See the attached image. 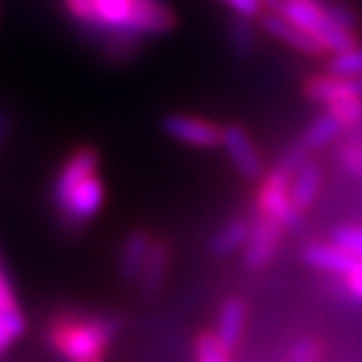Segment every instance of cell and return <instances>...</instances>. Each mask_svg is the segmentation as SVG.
Masks as SVG:
<instances>
[{
  "mask_svg": "<svg viewBox=\"0 0 362 362\" xmlns=\"http://www.w3.org/2000/svg\"><path fill=\"white\" fill-rule=\"evenodd\" d=\"M118 322L108 315L62 310L47 325V341L66 362H106Z\"/></svg>",
  "mask_w": 362,
  "mask_h": 362,
  "instance_id": "cell-1",
  "label": "cell"
},
{
  "mask_svg": "<svg viewBox=\"0 0 362 362\" xmlns=\"http://www.w3.org/2000/svg\"><path fill=\"white\" fill-rule=\"evenodd\" d=\"M266 10L278 12L315 38L329 54L349 52L358 47V35L334 21L329 3L325 0H266Z\"/></svg>",
  "mask_w": 362,
  "mask_h": 362,
  "instance_id": "cell-2",
  "label": "cell"
},
{
  "mask_svg": "<svg viewBox=\"0 0 362 362\" xmlns=\"http://www.w3.org/2000/svg\"><path fill=\"white\" fill-rule=\"evenodd\" d=\"M292 175L294 170L280 160L262 177L257 191V214L278 221L285 230H296L303 223V212L292 202Z\"/></svg>",
  "mask_w": 362,
  "mask_h": 362,
  "instance_id": "cell-3",
  "label": "cell"
},
{
  "mask_svg": "<svg viewBox=\"0 0 362 362\" xmlns=\"http://www.w3.org/2000/svg\"><path fill=\"white\" fill-rule=\"evenodd\" d=\"M160 129L170 136V139L184 144V146L205 148V151L221 146L223 127L207 118H200V115L168 113L160 120Z\"/></svg>",
  "mask_w": 362,
  "mask_h": 362,
  "instance_id": "cell-4",
  "label": "cell"
},
{
  "mask_svg": "<svg viewBox=\"0 0 362 362\" xmlns=\"http://www.w3.org/2000/svg\"><path fill=\"white\" fill-rule=\"evenodd\" d=\"M221 148L226 151V156L233 163L235 172L245 179H262L266 175V165L264 156L255 139L250 136V132L243 125H223L221 134Z\"/></svg>",
  "mask_w": 362,
  "mask_h": 362,
  "instance_id": "cell-5",
  "label": "cell"
},
{
  "mask_svg": "<svg viewBox=\"0 0 362 362\" xmlns=\"http://www.w3.org/2000/svg\"><path fill=\"white\" fill-rule=\"evenodd\" d=\"M99 170V153L94 146H78L74 153H71L66 160L62 163L59 172L54 177L52 184V200L57 209H59L64 202H66L78 186L83 184L85 179L97 175Z\"/></svg>",
  "mask_w": 362,
  "mask_h": 362,
  "instance_id": "cell-6",
  "label": "cell"
},
{
  "mask_svg": "<svg viewBox=\"0 0 362 362\" xmlns=\"http://www.w3.org/2000/svg\"><path fill=\"white\" fill-rule=\"evenodd\" d=\"M282 235H285V228L278 221H273L264 214H257L255 221H252L250 240L245 245V264H247V269H266L273 262V257L278 255Z\"/></svg>",
  "mask_w": 362,
  "mask_h": 362,
  "instance_id": "cell-7",
  "label": "cell"
},
{
  "mask_svg": "<svg viewBox=\"0 0 362 362\" xmlns=\"http://www.w3.org/2000/svg\"><path fill=\"white\" fill-rule=\"evenodd\" d=\"M303 97L315 104L332 106L337 101L362 99V78L356 76H337V74H315L303 81Z\"/></svg>",
  "mask_w": 362,
  "mask_h": 362,
  "instance_id": "cell-8",
  "label": "cell"
},
{
  "mask_svg": "<svg viewBox=\"0 0 362 362\" xmlns=\"http://www.w3.org/2000/svg\"><path fill=\"white\" fill-rule=\"evenodd\" d=\"M104 195H106V191H104V181H101L99 172L88 177L76 188L74 195L59 207L64 223H66V226H74V228H81L88 221H92L94 216L99 214L101 205H104Z\"/></svg>",
  "mask_w": 362,
  "mask_h": 362,
  "instance_id": "cell-9",
  "label": "cell"
},
{
  "mask_svg": "<svg viewBox=\"0 0 362 362\" xmlns=\"http://www.w3.org/2000/svg\"><path fill=\"white\" fill-rule=\"evenodd\" d=\"M259 26H262L264 33H269L271 38H275L282 45L296 49V52L306 54V57H313V59H320V57L327 54V49H325L320 42L315 38H310V35L299 28L294 24V21H289L287 17H282L278 12H271L266 10L262 17H259Z\"/></svg>",
  "mask_w": 362,
  "mask_h": 362,
  "instance_id": "cell-10",
  "label": "cell"
},
{
  "mask_svg": "<svg viewBox=\"0 0 362 362\" xmlns=\"http://www.w3.org/2000/svg\"><path fill=\"white\" fill-rule=\"evenodd\" d=\"M177 28V14L163 5L160 0H136L129 33L136 38H153V35H168Z\"/></svg>",
  "mask_w": 362,
  "mask_h": 362,
  "instance_id": "cell-11",
  "label": "cell"
},
{
  "mask_svg": "<svg viewBox=\"0 0 362 362\" xmlns=\"http://www.w3.org/2000/svg\"><path fill=\"white\" fill-rule=\"evenodd\" d=\"M301 259L310 266V269H317V271L332 273V275H346L360 262V257L351 255V252H346L344 247H339L334 240L310 243L308 247L301 252Z\"/></svg>",
  "mask_w": 362,
  "mask_h": 362,
  "instance_id": "cell-12",
  "label": "cell"
},
{
  "mask_svg": "<svg viewBox=\"0 0 362 362\" xmlns=\"http://www.w3.org/2000/svg\"><path fill=\"white\" fill-rule=\"evenodd\" d=\"M134 7L136 0H94L97 31L104 38H108V35H132L129 33V21H132Z\"/></svg>",
  "mask_w": 362,
  "mask_h": 362,
  "instance_id": "cell-13",
  "label": "cell"
},
{
  "mask_svg": "<svg viewBox=\"0 0 362 362\" xmlns=\"http://www.w3.org/2000/svg\"><path fill=\"white\" fill-rule=\"evenodd\" d=\"M151 235L146 230H134L129 233L125 240H122V247H120V257H118V271H120V278L125 282H134L139 280L144 264H146V257L151 252Z\"/></svg>",
  "mask_w": 362,
  "mask_h": 362,
  "instance_id": "cell-14",
  "label": "cell"
},
{
  "mask_svg": "<svg viewBox=\"0 0 362 362\" xmlns=\"http://www.w3.org/2000/svg\"><path fill=\"white\" fill-rule=\"evenodd\" d=\"M322 170L320 165L313 160H306L303 165L294 170L292 175V202L299 212L313 207V202L317 200V195L322 191Z\"/></svg>",
  "mask_w": 362,
  "mask_h": 362,
  "instance_id": "cell-15",
  "label": "cell"
},
{
  "mask_svg": "<svg viewBox=\"0 0 362 362\" xmlns=\"http://www.w3.org/2000/svg\"><path fill=\"white\" fill-rule=\"evenodd\" d=\"M168 271H170V247L160 240H153L146 257V264H144L139 275V289L146 299H153L160 292L165 280H168Z\"/></svg>",
  "mask_w": 362,
  "mask_h": 362,
  "instance_id": "cell-16",
  "label": "cell"
},
{
  "mask_svg": "<svg viewBox=\"0 0 362 362\" xmlns=\"http://www.w3.org/2000/svg\"><path fill=\"white\" fill-rule=\"evenodd\" d=\"M245 317H247V303L238 296H230V299L223 301V306L219 310V320H216V339L219 344L226 349L228 353L235 349L238 341L243 337V327H245Z\"/></svg>",
  "mask_w": 362,
  "mask_h": 362,
  "instance_id": "cell-17",
  "label": "cell"
},
{
  "mask_svg": "<svg viewBox=\"0 0 362 362\" xmlns=\"http://www.w3.org/2000/svg\"><path fill=\"white\" fill-rule=\"evenodd\" d=\"M250 230L252 221L245 219V216H235V219H230L221 228L214 230L207 247L214 257H228L238 250H245V245L250 240Z\"/></svg>",
  "mask_w": 362,
  "mask_h": 362,
  "instance_id": "cell-18",
  "label": "cell"
},
{
  "mask_svg": "<svg viewBox=\"0 0 362 362\" xmlns=\"http://www.w3.org/2000/svg\"><path fill=\"white\" fill-rule=\"evenodd\" d=\"M344 132H346V127L341 122H339L329 111H325L317 115L315 120H310V125L303 129L299 146L306 151V153H315V151L334 144L339 136H344Z\"/></svg>",
  "mask_w": 362,
  "mask_h": 362,
  "instance_id": "cell-19",
  "label": "cell"
},
{
  "mask_svg": "<svg viewBox=\"0 0 362 362\" xmlns=\"http://www.w3.org/2000/svg\"><path fill=\"white\" fill-rule=\"evenodd\" d=\"M226 35H228V47L238 59H247L252 57L257 47V31H255V19L247 17H233L226 24Z\"/></svg>",
  "mask_w": 362,
  "mask_h": 362,
  "instance_id": "cell-20",
  "label": "cell"
},
{
  "mask_svg": "<svg viewBox=\"0 0 362 362\" xmlns=\"http://www.w3.org/2000/svg\"><path fill=\"white\" fill-rule=\"evenodd\" d=\"M337 158L349 175L362 179V136H349V139H344L339 144Z\"/></svg>",
  "mask_w": 362,
  "mask_h": 362,
  "instance_id": "cell-21",
  "label": "cell"
},
{
  "mask_svg": "<svg viewBox=\"0 0 362 362\" xmlns=\"http://www.w3.org/2000/svg\"><path fill=\"white\" fill-rule=\"evenodd\" d=\"M195 362H230L228 351L219 344L216 334L202 332L195 339Z\"/></svg>",
  "mask_w": 362,
  "mask_h": 362,
  "instance_id": "cell-22",
  "label": "cell"
},
{
  "mask_svg": "<svg viewBox=\"0 0 362 362\" xmlns=\"http://www.w3.org/2000/svg\"><path fill=\"white\" fill-rule=\"evenodd\" d=\"M325 111H329L332 115H334L346 129L362 127V99L337 101V104H332V106H325Z\"/></svg>",
  "mask_w": 362,
  "mask_h": 362,
  "instance_id": "cell-23",
  "label": "cell"
},
{
  "mask_svg": "<svg viewBox=\"0 0 362 362\" xmlns=\"http://www.w3.org/2000/svg\"><path fill=\"white\" fill-rule=\"evenodd\" d=\"M24 329H26V320L19 308L0 313V353H3L14 339H19L24 334Z\"/></svg>",
  "mask_w": 362,
  "mask_h": 362,
  "instance_id": "cell-24",
  "label": "cell"
},
{
  "mask_svg": "<svg viewBox=\"0 0 362 362\" xmlns=\"http://www.w3.org/2000/svg\"><path fill=\"white\" fill-rule=\"evenodd\" d=\"M329 71L337 76L362 78V47H353L349 52H339L329 59Z\"/></svg>",
  "mask_w": 362,
  "mask_h": 362,
  "instance_id": "cell-25",
  "label": "cell"
},
{
  "mask_svg": "<svg viewBox=\"0 0 362 362\" xmlns=\"http://www.w3.org/2000/svg\"><path fill=\"white\" fill-rule=\"evenodd\" d=\"M64 10L76 24H81L90 31H97V12H94V0H62Z\"/></svg>",
  "mask_w": 362,
  "mask_h": 362,
  "instance_id": "cell-26",
  "label": "cell"
},
{
  "mask_svg": "<svg viewBox=\"0 0 362 362\" xmlns=\"http://www.w3.org/2000/svg\"><path fill=\"white\" fill-rule=\"evenodd\" d=\"M325 346L320 339H299L289 349V362H322Z\"/></svg>",
  "mask_w": 362,
  "mask_h": 362,
  "instance_id": "cell-27",
  "label": "cell"
},
{
  "mask_svg": "<svg viewBox=\"0 0 362 362\" xmlns=\"http://www.w3.org/2000/svg\"><path fill=\"white\" fill-rule=\"evenodd\" d=\"M332 240H334L339 247H344L346 252H351V255H356L362 259V226H341L334 230V235H332Z\"/></svg>",
  "mask_w": 362,
  "mask_h": 362,
  "instance_id": "cell-28",
  "label": "cell"
},
{
  "mask_svg": "<svg viewBox=\"0 0 362 362\" xmlns=\"http://www.w3.org/2000/svg\"><path fill=\"white\" fill-rule=\"evenodd\" d=\"M219 3L226 5L238 17H247L257 21L266 12V0H219Z\"/></svg>",
  "mask_w": 362,
  "mask_h": 362,
  "instance_id": "cell-29",
  "label": "cell"
},
{
  "mask_svg": "<svg viewBox=\"0 0 362 362\" xmlns=\"http://www.w3.org/2000/svg\"><path fill=\"white\" fill-rule=\"evenodd\" d=\"M17 308H19L17 292H14L10 275H7L3 262H0V313H5V310H17Z\"/></svg>",
  "mask_w": 362,
  "mask_h": 362,
  "instance_id": "cell-30",
  "label": "cell"
},
{
  "mask_svg": "<svg viewBox=\"0 0 362 362\" xmlns=\"http://www.w3.org/2000/svg\"><path fill=\"white\" fill-rule=\"evenodd\" d=\"M344 289L356 301H362V259L344 275Z\"/></svg>",
  "mask_w": 362,
  "mask_h": 362,
  "instance_id": "cell-31",
  "label": "cell"
},
{
  "mask_svg": "<svg viewBox=\"0 0 362 362\" xmlns=\"http://www.w3.org/2000/svg\"><path fill=\"white\" fill-rule=\"evenodd\" d=\"M10 132H12V115L0 108V148L5 146V141H7V136H10Z\"/></svg>",
  "mask_w": 362,
  "mask_h": 362,
  "instance_id": "cell-32",
  "label": "cell"
}]
</instances>
